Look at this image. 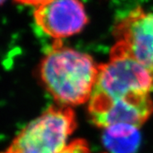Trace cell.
Instances as JSON below:
<instances>
[{
	"label": "cell",
	"mask_w": 153,
	"mask_h": 153,
	"mask_svg": "<svg viewBox=\"0 0 153 153\" xmlns=\"http://www.w3.org/2000/svg\"><path fill=\"white\" fill-rule=\"evenodd\" d=\"M99 65L89 55L55 41L39 66L44 88L60 105L88 102L96 84Z\"/></svg>",
	"instance_id": "obj_1"
},
{
	"label": "cell",
	"mask_w": 153,
	"mask_h": 153,
	"mask_svg": "<svg viewBox=\"0 0 153 153\" xmlns=\"http://www.w3.org/2000/svg\"><path fill=\"white\" fill-rule=\"evenodd\" d=\"M76 128L71 107L49 106L23 128L1 153H60Z\"/></svg>",
	"instance_id": "obj_2"
},
{
	"label": "cell",
	"mask_w": 153,
	"mask_h": 153,
	"mask_svg": "<svg viewBox=\"0 0 153 153\" xmlns=\"http://www.w3.org/2000/svg\"><path fill=\"white\" fill-rule=\"evenodd\" d=\"M153 91V68L137 60L119 44H114L109 60L99 65L92 94L109 98Z\"/></svg>",
	"instance_id": "obj_3"
},
{
	"label": "cell",
	"mask_w": 153,
	"mask_h": 153,
	"mask_svg": "<svg viewBox=\"0 0 153 153\" xmlns=\"http://www.w3.org/2000/svg\"><path fill=\"white\" fill-rule=\"evenodd\" d=\"M88 110L92 123L99 128L116 124L140 128L152 115L153 100L149 94H131L117 98L92 94Z\"/></svg>",
	"instance_id": "obj_4"
},
{
	"label": "cell",
	"mask_w": 153,
	"mask_h": 153,
	"mask_svg": "<svg viewBox=\"0 0 153 153\" xmlns=\"http://www.w3.org/2000/svg\"><path fill=\"white\" fill-rule=\"evenodd\" d=\"M36 25L55 41H61L81 33L88 22L81 0H48L36 7Z\"/></svg>",
	"instance_id": "obj_5"
},
{
	"label": "cell",
	"mask_w": 153,
	"mask_h": 153,
	"mask_svg": "<svg viewBox=\"0 0 153 153\" xmlns=\"http://www.w3.org/2000/svg\"><path fill=\"white\" fill-rule=\"evenodd\" d=\"M115 44L153 68V11L138 6L115 23Z\"/></svg>",
	"instance_id": "obj_6"
},
{
	"label": "cell",
	"mask_w": 153,
	"mask_h": 153,
	"mask_svg": "<svg viewBox=\"0 0 153 153\" xmlns=\"http://www.w3.org/2000/svg\"><path fill=\"white\" fill-rule=\"evenodd\" d=\"M140 128L116 124L104 128L102 141L111 153H135L140 144Z\"/></svg>",
	"instance_id": "obj_7"
},
{
	"label": "cell",
	"mask_w": 153,
	"mask_h": 153,
	"mask_svg": "<svg viewBox=\"0 0 153 153\" xmlns=\"http://www.w3.org/2000/svg\"><path fill=\"white\" fill-rule=\"evenodd\" d=\"M60 153H91L86 140L77 139L69 143Z\"/></svg>",
	"instance_id": "obj_8"
},
{
	"label": "cell",
	"mask_w": 153,
	"mask_h": 153,
	"mask_svg": "<svg viewBox=\"0 0 153 153\" xmlns=\"http://www.w3.org/2000/svg\"><path fill=\"white\" fill-rule=\"evenodd\" d=\"M16 2L22 4H25V5H31L38 7V5L44 4V2L48 1V0H16Z\"/></svg>",
	"instance_id": "obj_9"
},
{
	"label": "cell",
	"mask_w": 153,
	"mask_h": 153,
	"mask_svg": "<svg viewBox=\"0 0 153 153\" xmlns=\"http://www.w3.org/2000/svg\"><path fill=\"white\" fill-rule=\"evenodd\" d=\"M4 2H5V0H0V4H2Z\"/></svg>",
	"instance_id": "obj_10"
}]
</instances>
